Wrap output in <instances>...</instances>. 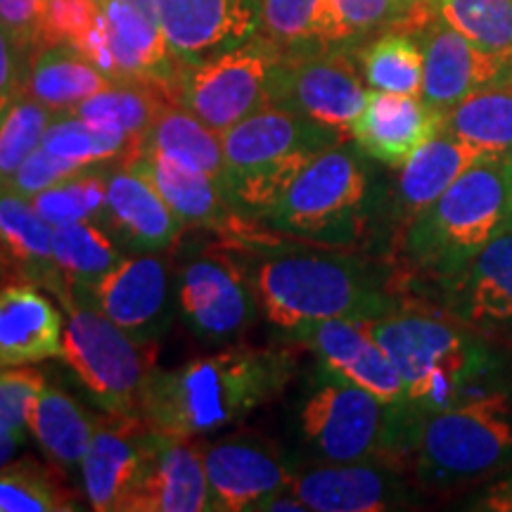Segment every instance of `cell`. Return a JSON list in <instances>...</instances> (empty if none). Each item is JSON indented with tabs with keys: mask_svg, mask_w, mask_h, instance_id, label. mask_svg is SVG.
I'll return each mask as SVG.
<instances>
[{
	"mask_svg": "<svg viewBox=\"0 0 512 512\" xmlns=\"http://www.w3.org/2000/svg\"><path fill=\"white\" fill-rule=\"evenodd\" d=\"M226 242L245 268L261 313L280 330L313 320L382 318L408 297L396 268L358 249L306 245L261 226Z\"/></svg>",
	"mask_w": 512,
	"mask_h": 512,
	"instance_id": "1",
	"label": "cell"
},
{
	"mask_svg": "<svg viewBox=\"0 0 512 512\" xmlns=\"http://www.w3.org/2000/svg\"><path fill=\"white\" fill-rule=\"evenodd\" d=\"M366 325L399 370L413 413L446 411L512 384L503 344L465 328L427 297L408 294L399 309Z\"/></svg>",
	"mask_w": 512,
	"mask_h": 512,
	"instance_id": "2",
	"label": "cell"
},
{
	"mask_svg": "<svg viewBox=\"0 0 512 512\" xmlns=\"http://www.w3.org/2000/svg\"><path fill=\"white\" fill-rule=\"evenodd\" d=\"M297 370L290 349L235 344L185 366L150 368L138 415L152 430L192 439L238 425L283 394Z\"/></svg>",
	"mask_w": 512,
	"mask_h": 512,
	"instance_id": "3",
	"label": "cell"
},
{
	"mask_svg": "<svg viewBox=\"0 0 512 512\" xmlns=\"http://www.w3.org/2000/svg\"><path fill=\"white\" fill-rule=\"evenodd\" d=\"M510 221L512 155L477 159L396 233L403 292L411 280L434 285L456 273Z\"/></svg>",
	"mask_w": 512,
	"mask_h": 512,
	"instance_id": "4",
	"label": "cell"
},
{
	"mask_svg": "<svg viewBox=\"0 0 512 512\" xmlns=\"http://www.w3.org/2000/svg\"><path fill=\"white\" fill-rule=\"evenodd\" d=\"M370 162L354 140L318 152L259 226L306 245L361 249L389 219V195Z\"/></svg>",
	"mask_w": 512,
	"mask_h": 512,
	"instance_id": "5",
	"label": "cell"
},
{
	"mask_svg": "<svg viewBox=\"0 0 512 512\" xmlns=\"http://www.w3.org/2000/svg\"><path fill=\"white\" fill-rule=\"evenodd\" d=\"M418 418L406 403L377 399L320 366L299 411V430L320 463L387 460L403 467Z\"/></svg>",
	"mask_w": 512,
	"mask_h": 512,
	"instance_id": "6",
	"label": "cell"
},
{
	"mask_svg": "<svg viewBox=\"0 0 512 512\" xmlns=\"http://www.w3.org/2000/svg\"><path fill=\"white\" fill-rule=\"evenodd\" d=\"M349 140L337 128L266 105L221 133L228 192L242 219L259 223L318 152Z\"/></svg>",
	"mask_w": 512,
	"mask_h": 512,
	"instance_id": "7",
	"label": "cell"
},
{
	"mask_svg": "<svg viewBox=\"0 0 512 512\" xmlns=\"http://www.w3.org/2000/svg\"><path fill=\"white\" fill-rule=\"evenodd\" d=\"M408 465L434 491L465 489L512 465V384L420 415Z\"/></svg>",
	"mask_w": 512,
	"mask_h": 512,
	"instance_id": "8",
	"label": "cell"
},
{
	"mask_svg": "<svg viewBox=\"0 0 512 512\" xmlns=\"http://www.w3.org/2000/svg\"><path fill=\"white\" fill-rule=\"evenodd\" d=\"M60 304L67 313L62 358L83 389L107 415H138L140 387L155 366L157 347L133 342L100 311L91 290L67 287Z\"/></svg>",
	"mask_w": 512,
	"mask_h": 512,
	"instance_id": "9",
	"label": "cell"
},
{
	"mask_svg": "<svg viewBox=\"0 0 512 512\" xmlns=\"http://www.w3.org/2000/svg\"><path fill=\"white\" fill-rule=\"evenodd\" d=\"M176 309L190 335L226 344L254 325L259 302L226 240H178L174 259Z\"/></svg>",
	"mask_w": 512,
	"mask_h": 512,
	"instance_id": "10",
	"label": "cell"
},
{
	"mask_svg": "<svg viewBox=\"0 0 512 512\" xmlns=\"http://www.w3.org/2000/svg\"><path fill=\"white\" fill-rule=\"evenodd\" d=\"M283 50L256 34L200 62L181 64L171 102L214 131H228L268 105V76Z\"/></svg>",
	"mask_w": 512,
	"mask_h": 512,
	"instance_id": "11",
	"label": "cell"
},
{
	"mask_svg": "<svg viewBox=\"0 0 512 512\" xmlns=\"http://www.w3.org/2000/svg\"><path fill=\"white\" fill-rule=\"evenodd\" d=\"M356 50H283L268 76V105L347 133L368 100Z\"/></svg>",
	"mask_w": 512,
	"mask_h": 512,
	"instance_id": "12",
	"label": "cell"
},
{
	"mask_svg": "<svg viewBox=\"0 0 512 512\" xmlns=\"http://www.w3.org/2000/svg\"><path fill=\"white\" fill-rule=\"evenodd\" d=\"M91 294L100 311L133 342L157 347L178 313L174 261L164 252L126 254L91 287Z\"/></svg>",
	"mask_w": 512,
	"mask_h": 512,
	"instance_id": "13",
	"label": "cell"
},
{
	"mask_svg": "<svg viewBox=\"0 0 512 512\" xmlns=\"http://www.w3.org/2000/svg\"><path fill=\"white\" fill-rule=\"evenodd\" d=\"M430 302L477 335L512 342V221L463 268L434 283Z\"/></svg>",
	"mask_w": 512,
	"mask_h": 512,
	"instance_id": "14",
	"label": "cell"
},
{
	"mask_svg": "<svg viewBox=\"0 0 512 512\" xmlns=\"http://www.w3.org/2000/svg\"><path fill=\"white\" fill-rule=\"evenodd\" d=\"M411 34L422 48L420 98L434 110L448 112L479 91L512 86V55L477 48L448 27L434 5Z\"/></svg>",
	"mask_w": 512,
	"mask_h": 512,
	"instance_id": "15",
	"label": "cell"
},
{
	"mask_svg": "<svg viewBox=\"0 0 512 512\" xmlns=\"http://www.w3.org/2000/svg\"><path fill=\"white\" fill-rule=\"evenodd\" d=\"M202 451L214 510L252 512L292 489L297 467L278 444L261 434L238 432L211 441Z\"/></svg>",
	"mask_w": 512,
	"mask_h": 512,
	"instance_id": "16",
	"label": "cell"
},
{
	"mask_svg": "<svg viewBox=\"0 0 512 512\" xmlns=\"http://www.w3.org/2000/svg\"><path fill=\"white\" fill-rule=\"evenodd\" d=\"M285 342L304 347L318 356L320 366L358 384L366 392L387 403H406L399 370L380 342L368 330L366 320L330 318L302 323L283 330Z\"/></svg>",
	"mask_w": 512,
	"mask_h": 512,
	"instance_id": "17",
	"label": "cell"
},
{
	"mask_svg": "<svg viewBox=\"0 0 512 512\" xmlns=\"http://www.w3.org/2000/svg\"><path fill=\"white\" fill-rule=\"evenodd\" d=\"M159 432L140 415L98 418L93 441L81 460V482L88 505L98 512H126L145 467L155 451Z\"/></svg>",
	"mask_w": 512,
	"mask_h": 512,
	"instance_id": "18",
	"label": "cell"
},
{
	"mask_svg": "<svg viewBox=\"0 0 512 512\" xmlns=\"http://www.w3.org/2000/svg\"><path fill=\"white\" fill-rule=\"evenodd\" d=\"M292 494L313 512H382L411 505L401 467L387 460L320 463L297 467Z\"/></svg>",
	"mask_w": 512,
	"mask_h": 512,
	"instance_id": "19",
	"label": "cell"
},
{
	"mask_svg": "<svg viewBox=\"0 0 512 512\" xmlns=\"http://www.w3.org/2000/svg\"><path fill=\"white\" fill-rule=\"evenodd\" d=\"M124 164L157 190L185 230H207L223 240H235L259 228V223L242 219L221 183L200 171L185 169L174 159L147 150H133Z\"/></svg>",
	"mask_w": 512,
	"mask_h": 512,
	"instance_id": "20",
	"label": "cell"
},
{
	"mask_svg": "<svg viewBox=\"0 0 512 512\" xmlns=\"http://www.w3.org/2000/svg\"><path fill=\"white\" fill-rule=\"evenodd\" d=\"M159 29L181 64L235 48L259 34V0H155Z\"/></svg>",
	"mask_w": 512,
	"mask_h": 512,
	"instance_id": "21",
	"label": "cell"
},
{
	"mask_svg": "<svg viewBox=\"0 0 512 512\" xmlns=\"http://www.w3.org/2000/svg\"><path fill=\"white\" fill-rule=\"evenodd\" d=\"M100 226L124 254L169 252L183 238L185 226L145 178L124 162L107 171V195Z\"/></svg>",
	"mask_w": 512,
	"mask_h": 512,
	"instance_id": "22",
	"label": "cell"
},
{
	"mask_svg": "<svg viewBox=\"0 0 512 512\" xmlns=\"http://www.w3.org/2000/svg\"><path fill=\"white\" fill-rule=\"evenodd\" d=\"M444 131V112L420 95L368 91L363 112L349 128V140L373 162L401 169L422 145Z\"/></svg>",
	"mask_w": 512,
	"mask_h": 512,
	"instance_id": "23",
	"label": "cell"
},
{
	"mask_svg": "<svg viewBox=\"0 0 512 512\" xmlns=\"http://www.w3.org/2000/svg\"><path fill=\"white\" fill-rule=\"evenodd\" d=\"M214 510L202 451L190 439L159 432L126 512H209Z\"/></svg>",
	"mask_w": 512,
	"mask_h": 512,
	"instance_id": "24",
	"label": "cell"
},
{
	"mask_svg": "<svg viewBox=\"0 0 512 512\" xmlns=\"http://www.w3.org/2000/svg\"><path fill=\"white\" fill-rule=\"evenodd\" d=\"M119 81H140L159 88L171 102L181 62L171 53L157 22L128 0H98Z\"/></svg>",
	"mask_w": 512,
	"mask_h": 512,
	"instance_id": "25",
	"label": "cell"
},
{
	"mask_svg": "<svg viewBox=\"0 0 512 512\" xmlns=\"http://www.w3.org/2000/svg\"><path fill=\"white\" fill-rule=\"evenodd\" d=\"M62 313L43 287H0V368H22L62 356Z\"/></svg>",
	"mask_w": 512,
	"mask_h": 512,
	"instance_id": "26",
	"label": "cell"
},
{
	"mask_svg": "<svg viewBox=\"0 0 512 512\" xmlns=\"http://www.w3.org/2000/svg\"><path fill=\"white\" fill-rule=\"evenodd\" d=\"M0 264L57 299L67 290L53 259V226L38 214L29 197L8 185H0Z\"/></svg>",
	"mask_w": 512,
	"mask_h": 512,
	"instance_id": "27",
	"label": "cell"
},
{
	"mask_svg": "<svg viewBox=\"0 0 512 512\" xmlns=\"http://www.w3.org/2000/svg\"><path fill=\"white\" fill-rule=\"evenodd\" d=\"M482 157L486 155L446 131L422 145L399 169V178L389 195V221L396 223V233L415 214L430 207L467 166Z\"/></svg>",
	"mask_w": 512,
	"mask_h": 512,
	"instance_id": "28",
	"label": "cell"
},
{
	"mask_svg": "<svg viewBox=\"0 0 512 512\" xmlns=\"http://www.w3.org/2000/svg\"><path fill=\"white\" fill-rule=\"evenodd\" d=\"M98 418L88 413L72 394L46 382L29 413V430L60 475L81 470V460L91 446Z\"/></svg>",
	"mask_w": 512,
	"mask_h": 512,
	"instance_id": "29",
	"label": "cell"
},
{
	"mask_svg": "<svg viewBox=\"0 0 512 512\" xmlns=\"http://www.w3.org/2000/svg\"><path fill=\"white\" fill-rule=\"evenodd\" d=\"M110 83L81 50L67 43H50L31 53L24 95L53 112H69L91 95L105 91Z\"/></svg>",
	"mask_w": 512,
	"mask_h": 512,
	"instance_id": "30",
	"label": "cell"
},
{
	"mask_svg": "<svg viewBox=\"0 0 512 512\" xmlns=\"http://www.w3.org/2000/svg\"><path fill=\"white\" fill-rule=\"evenodd\" d=\"M133 150L157 152V155L174 159L185 169L200 171V174L214 178L228 190L221 133L202 124L195 114L174 105V102H166L159 110L150 128L133 145Z\"/></svg>",
	"mask_w": 512,
	"mask_h": 512,
	"instance_id": "31",
	"label": "cell"
},
{
	"mask_svg": "<svg viewBox=\"0 0 512 512\" xmlns=\"http://www.w3.org/2000/svg\"><path fill=\"white\" fill-rule=\"evenodd\" d=\"M430 10L432 3L408 5L403 0H325L323 46L358 53L384 31H413Z\"/></svg>",
	"mask_w": 512,
	"mask_h": 512,
	"instance_id": "32",
	"label": "cell"
},
{
	"mask_svg": "<svg viewBox=\"0 0 512 512\" xmlns=\"http://www.w3.org/2000/svg\"><path fill=\"white\" fill-rule=\"evenodd\" d=\"M444 131L482 155H512V86L479 91L444 112Z\"/></svg>",
	"mask_w": 512,
	"mask_h": 512,
	"instance_id": "33",
	"label": "cell"
},
{
	"mask_svg": "<svg viewBox=\"0 0 512 512\" xmlns=\"http://www.w3.org/2000/svg\"><path fill=\"white\" fill-rule=\"evenodd\" d=\"M124 256L100 223L76 221L53 226V259L67 287L91 290Z\"/></svg>",
	"mask_w": 512,
	"mask_h": 512,
	"instance_id": "34",
	"label": "cell"
},
{
	"mask_svg": "<svg viewBox=\"0 0 512 512\" xmlns=\"http://www.w3.org/2000/svg\"><path fill=\"white\" fill-rule=\"evenodd\" d=\"M358 64L370 91L420 95L422 48L411 31L392 29L358 48Z\"/></svg>",
	"mask_w": 512,
	"mask_h": 512,
	"instance_id": "35",
	"label": "cell"
},
{
	"mask_svg": "<svg viewBox=\"0 0 512 512\" xmlns=\"http://www.w3.org/2000/svg\"><path fill=\"white\" fill-rule=\"evenodd\" d=\"M41 145L67 162L93 166L124 162L133 150V138L117 128L76 117L72 112H55Z\"/></svg>",
	"mask_w": 512,
	"mask_h": 512,
	"instance_id": "36",
	"label": "cell"
},
{
	"mask_svg": "<svg viewBox=\"0 0 512 512\" xmlns=\"http://www.w3.org/2000/svg\"><path fill=\"white\" fill-rule=\"evenodd\" d=\"M166 102H169L166 95L150 83L114 81L105 91L91 95L69 112L95 124L124 131L136 145Z\"/></svg>",
	"mask_w": 512,
	"mask_h": 512,
	"instance_id": "37",
	"label": "cell"
},
{
	"mask_svg": "<svg viewBox=\"0 0 512 512\" xmlns=\"http://www.w3.org/2000/svg\"><path fill=\"white\" fill-rule=\"evenodd\" d=\"M69 510H79V505L57 479L55 467L22 458L0 470V512Z\"/></svg>",
	"mask_w": 512,
	"mask_h": 512,
	"instance_id": "38",
	"label": "cell"
},
{
	"mask_svg": "<svg viewBox=\"0 0 512 512\" xmlns=\"http://www.w3.org/2000/svg\"><path fill=\"white\" fill-rule=\"evenodd\" d=\"M112 164L83 166L64 181L55 183L53 188L38 192L34 207L50 226L76 221L100 223L102 209H105L107 195V171Z\"/></svg>",
	"mask_w": 512,
	"mask_h": 512,
	"instance_id": "39",
	"label": "cell"
},
{
	"mask_svg": "<svg viewBox=\"0 0 512 512\" xmlns=\"http://www.w3.org/2000/svg\"><path fill=\"white\" fill-rule=\"evenodd\" d=\"M434 12L467 41L512 55V0H434Z\"/></svg>",
	"mask_w": 512,
	"mask_h": 512,
	"instance_id": "40",
	"label": "cell"
},
{
	"mask_svg": "<svg viewBox=\"0 0 512 512\" xmlns=\"http://www.w3.org/2000/svg\"><path fill=\"white\" fill-rule=\"evenodd\" d=\"M325 0H259V34L280 50L323 46Z\"/></svg>",
	"mask_w": 512,
	"mask_h": 512,
	"instance_id": "41",
	"label": "cell"
},
{
	"mask_svg": "<svg viewBox=\"0 0 512 512\" xmlns=\"http://www.w3.org/2000/svg\"><path fill=\"white\" fill-rule=\"evenodd\" d=\"M53 117V110L29 95H22L15 102V107L0 124V185H10L24 159L41 145L43 133Z\"/></svg>",
	"mask_w": 512,
	"mask_h": 512,
	"instance_id": "42",
	"label": "cell"
},
{
	"mask_svg": "<svg viewBox=\"0 0 512 512\" xmlns=\"http://www.w3.org/2000/svg\"><path fill=\"white\" fill-rule=\"evenodd\" d=\"M98 19V0H46L41 17V46L67 43L76 48Z\"/></svg>",
	"mask_w": 512,
	"mask_h": 512,
	"instance_id": "43",
	"label": "cell"
},
{
	"mask_svg": "<svg viewBox=\"0 0 512 512\" xmlns=\"http://www.w3.org/2000/svg\"><path fill=\"white\" fill-rule=\"evenodd\" d=\"M46 387L38 370L0 368V430H27L36 396Z\"/></svg>",
	"mask_w": 512,
	"mask_h": 512,
	"instance_id": "44",
	"label": "cell"
},
{
	"mask_svg": "<svg viewBox=\"0 0 512 512\" xmlns=\"http://www.w3.org/2000/svg\"><path fill=\"white\" fill-rule=\"evenodd\" d=\"M79 169H83V166L67 162V159L57 157L53 152H48L43 145H38L36 150L24 159V164L17 169V174L12 176L8 188L17 190L19 195L29 197V200H34L38 192L53 188L55 183L64 181V178L76 174Z\"/></svg>",
	"mask_w": 512,
	"mask_h": 512,
	"instance_id": "45",
	"label": "cell"
},
{
	"mask_svg": "<svg viewBox=\"0 0 512 512\" xmlns=\"http://www.w3.org/2000/svg\"><path fill=\"white\" fill-rule=\"evenodd\" d=\"M46 0H0V24L31 57L41 46V17Z\"/></svg>",
	"mask_w": 512,
	"mask_h": 512,
	"instance_id": "46",
	"label": "cell"
},
{
	"mask_svg": "<svg viewBox=\"0 0 512 512\" xmlns=\"http://www.w3.org/2000/svg\"><path fill=\"white\" fill-rule=\"evenodd\" d=\"M27 64L29 55L17 46L15 38L0 24V124L24 95Z\"/></svg>",
	"mask_w": 512,
	"mask_h": 512,
	"instance_id": "47",
	"label": "cell"
},
{
	"mask_svg": "<svg viewBox=\"0 0 512 512\" xmlns=\"http://www.w3.org/2000/svg\"><path fill=\"white\" fill-rule=\"evenodd\" d=\"M472 510L486 512H512V470L484 486V491L470 505Z\"/></svg>",
	"mask_w": 512,
	"mask_h": 512,
	"instance_id": "48",
	"label": "cell"
},
{
	"mask_svg": "<svg viewBox=\"0 0 512 512\" xmlns=\"http://www.w3.org/2000/svg\"><path fill=\"white\" fill-rule=\"evenodd\" d=\"M27 441V430H0V470L17 456Z\"/></svg>",
	"mask_w": 512,
	"mask_h": 512,
	"instance_id": "49",
	"label": "cell"
},
{
	"mask_svg": "<svg viewBox=\"0 0 512 512\" xmlns=\"http://www.w3.org/2000/svg\"><path fill=\"white\" fill-rule=\"evenodd\" d=\"M403 3H408V5H430V3H434V0H403Z\"/></svg>",
	"mask_w": 512,
	"mask_h": 512,
	"instance_id": "50",
	"label": "cell"
}]
</instances>
